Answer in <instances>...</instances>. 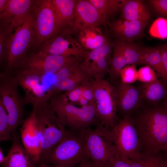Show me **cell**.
I'll use <instances>...</instances> for the list:
<instances>
[{"label": "cell", "mask_w": 167, "mask_h": 167, "mask_svg": "<svg viewBox=\"0 0 167 167\" xmlns=\"http://www.w3.org/2000/svg\"><path fill=\"white\" fill-rule=\"evenodd\" d=\"M133 117L138 132L141 154H156L167 150L166 100L161 105L143 107Z\"/></svg>", "instance_id": "1"}, {"label": "cell", "mask_w": 167, "mask_h": 167, "mask_svg": "<svg viewBox=\"0 0 167 167\" xmlns=\"http://www.w3.org/2000/svg\"><path fill=\"white\" fill-rule=\"evenodd\" d=\"M48 105L62 125L75 134L100 125L95 104L78 107L70 102L62 93L53 92Z\"/></svg>", "instance_id": "2"}, {"label": "cell", "mask_w": 167, "mask_h": 167, "mask_svg": "<svg viewBox=\"0 0 167 167\" xmlns=\"http://www.w3.org/2000/svg\"><path fill=\"white\" fill-rule=\"evenodd\" d=\"M87 157L84 139L73 134L42 155L39 162L59 167H75Z\"/></svg>", "instance_id": "3"}, {"label": "cell", "mask_w": 167, "mask_h": 167, "mask_svg": "<svg viewBox=\"0 0 167 167\" xmlns=\"http://www.w3.org/2000/svg\"><path fill=\"white\" fill-rule=\"evenodd\" d=\"M77 135L84 141L88 157L106 167L110 159L115 155L111 130L99 125L94 129L87 128Z\"/></svg>", "instance_id": "4"}, {"label": "cell", "mask_w": 167, "mask_h": 167, "mask_svg": "<svg viewBox=\"0 0 167 167\" xmlns=\"http://www.w3.org/2000/svg\"><path fill=\"white\" fill-rule=\"evenodd\" d=\"M33 108L32 112L42 135L41 157L63 139L75 133L67 130L62 125L55 113L49 108L48 102L37 105Z\"/></svg>", "instance_id": "5"}, {"label": "cell", "mask_w": 167, "mask_h": 167, "mask_svg": "<svg viewBox=\"0 0 167 167\" xmlns=\"http://www.w3.org/2000/svg\"><path fill=\"white\" fill-rule=\"evenodd\" d=\"M111 131L115 155L128 160L141 154L138 134L131 115L123 116Z\"/></svg>", "instance_id": "6"}, {"label": "cell", "mask_w": 167, "mask_h": 167, "mask_svg": "<svg viewBox=\"0 0 167 167\" xmlns=\"http://www.w3.org/2000/svg\"><path fill=\"white\" fill-rule=\"evenodd\" d=\"M34 17L29 13L9 36L6 43L7 56L4 72L13 74L24 56L34 35Z\"/></svg>", "instance_id": "7"}, {"label": "cell", "mask_w": 167, "mask_h": 167, "mask_svg": "<svg viewBox=\"0 0 167 167\" xmlns=\"http://www.w3.org/2000/svg\"><path fill=\"white\" fill-rule=\"evenodd\" d=\"M18 85L13 74L4 72L0 74V96L7 113L12 134L16 133L24 120L25 105L19 93Z\"/></svg>", "instance_id": "8"}, {"label": "cell", "mask_w": 167, "mask_h": 167, "mask_svg": "<svg viewBox=\"0 0 167 167\" xmlns=\"http://www.w3.org/2000/svg\"><path fill=\"white\" fill-rule=\"evenodd\" d=\"M92 82L100 125L111 130L118 122L114 87L104 79Z\"/></svg>", "instance_id": "9"}, {"label": "cell", "mask_w": 167, "mask_h": 167, "mask_svg": "<svg viewBox=\"0 0 167 167\" xmlns=\"http://www.w3.org/2000/svg\"><path fill=\"white\" fill-rule=\"evenodd\" d=\"M18 85L25 92V105L30 104L33 107L48 102L53 91L41 83V76L30 71L25 66L16 70L13 73Z\"/></svg>", "instance_id": "10"}, {"label": "cell", "mask_w": 167, "mask_h": 167, "mask_svg": "<svg viewBox=\"0 0 167 167\" xmlns=\"http://www.w3.org/2000/svg\"><path fill=\"white\" fill-rule=\"evenodd\" d=\"M34 34L39 43L56 36L61 30L51 0L41 1L34 18Z\"/></svg>", "instance_id": "11"}, {"label": "cell", "mask_w": 167, "mask_h": 167, "mask_svg": "<svg viewBox=\"0 0 167 167\" xmlns=\"http://www.w3.org/2000/svg\"><path fill=\"white\" fill-rule=\"evenodd\" d=\"M81 58L48 54L42 50L32 54L25 61V66L34 73L42 76L54 75L66 65Z\"/></svg>", "instance_id": "12"}, {"label": "cell", "mask_w": 167, "mask_h": 167, "mask_svg": "<svg viewBox=\"0 0 167 167\" xmlns=\"http://www.w3.org/2000/svg\"><path fill=\"white\" fill-rule=\"evenodd\" d=\"M112 45L108 41L103 46L87 52L81 61L82 68L92 79H104L108 74Z\"/></svg>", "instance_id": "13"}, {"label": "cell", "mask_w": 167, "mask_h": 167, "mask_svg": "<svg viewBox=\"0 0 167 167\" xmlns=\"http://www.w3.org/2000/svg\"><path fill=\"white\" fill-rule=\"evenodd\" d=\"M82 60L66 65L54 75V81L52 88L54 92L70 91L85 81L93 79L82 68Z\"/></svg>", "instance_id": "14"}, {"label": "cell", "mask_w": 167, "mask_h": 167, "mask_svg": "<svg viewBox=\"0 0 167 167\" xmlns=\"http://www.w3.org/2000/svg\"><path fill=\"white\" fill-rule=\"evenodd\" d=\"M118 111L123 117L143 107V100L138 87L119 81L114 86Z\"/></svg>", "instance_id": "15"}, {"label": "cell", "mask_w": 167, "mask_h": 167, "mask_svg": "<svg viewBox=\"0 0 167 167\" xmlns=\"http://www.w3.org/2000/svg\"><path fill=\"white\" fill-rule=\"evenodd\" d=\"M41 50L50 55L83 58L87 52L70 35H57L44 42Z\"/></svg>", "instance_id": "16"}, {"label": "cell", "mask_w": 167, "mask_h": 167, "mask_svg": "<svg viewBox=\"0 0 167 167\" xmlns=\"http://www.w3.org/2000/svg\"><path fill=\"white\" fill-rule=\"evenodd\" d=\"M19 132L23 147L36 161L38 162L41 154L42 135L32 112L24 120Z\"/></svg>", "instance_id": "17"}, {"label": "cell", "mask_w": 167, "mask_h": 167, "mask_svg": "<svg viewBox=\"0 0 167 167\" xmlns=\"http://www.w3.org/2000/svg\"><path fill=\"white\" fill-rule=\"evenodd\" d=\"M105 21L96 8L88 0H77L73 20L71 23L76 30L98 26Z\"/></svg>", "instance_id": "18"}, {"label": "cell", "mask_w": 167, "mask_h": 167, "mask_svg": "<svg viewBox=\"0 0 167 167\" xmlns=\"http://www.w3.org/2000/svg\"><path fill=\"white\" fill-rule=\"evenodd\" d=\"M12 135V143L1 164V167H35L37 162L25 149L16 133Z\"/></svg>", "instance_id": "19"}, {"label": "cell", "mask_w": 167, "mask_h": 167, "mask_svg": "<svg viewBox=\"0 0 167 167\" xmlns=\"http://www.w3.org/2000/svg\"><path fill=\"white\" fill-rule=\"evenodd\" d=\"M32 2L30 0H7L1 21L9 25L10 33L29 13Z\"/></svg>", "instance_id": "20"}, {"label": "cell", "mask_w": 167, "mask_h": 167, "mask_svg": "<svg viewBox=\"0 0 167 167\" xmlns=\"http://www.w3.org/2000/svg\"><path fill=\"white\" fill-rule=\"evenodd\" d=\"M147 24L122 19L115 21L110 26L114 33L121 41L131 42L141 36Z\"/></svg>", "instance_id": "21"}, {"label": "cell", "mask_w": 167, "mask_h": 167, "mask_svg": "<svg viewBox=\"0 0 167 167\" xmlns=\"http://www.w3.org/2000/svg\"><path fill=\"white\" fill-rule=\"evenodd\" d=\"M142 95L143 101L152 106L158 105L165 100L167 95L166 83L156 80L149 83H141L138 86Z\"/></svg>", "instance_id": "22"}, {"label": "cell", "mask_w": 167, "mask_h": 167, "mask_svg": "<svg viewBox=\"0 0 167 167\" xmlns=\"http://www.w3.org/2000/svg\"><path fill=\"white\" fill-rule=\"evenodd\" d=\"M121 8L123 19L147 23L150 19L149 13L141 1L126 0Z\"/></svg>", "instance_id": "23"}, {"label": "cell", "mask_w": 167, "mask_h": 167, "mask_svg": "<svg viewBox=\"0 0 167 167\" xmlns=\"http://www.w3.org/2000/svg\"><path fill=\"white\" fill-rule=\"evenodd\" d=\"M51 1L57 22L60 29L66 25L71 24L74 18L77 0Z\"/></svg>", "instance_id": "24"}, {"label": "cell", "mask_w": 167, "mask_h": 167, "mask_svg": "<svg viewBox=\"0 0 167 167\" xmlns=\"http://www.w3.org/2000/svg\"><path fill=\"white\" fill-rule=\"evenodd\" d=\"M80 31L79 42L87 49L93 50L103 46L108 41L98 27H88Z\"/></svg>", "instance_id": "25"}, {"label": "cell", "mask_w": 167, "mask_h": 167, "mask_svg": "<svg viewBox=\"0 0 167 167\" xmlns=\"http://www.w3.org/2000/svg\"><path fill=\"white\" fill-rule=\"evenodd\" d=\"M123 56L127 64H144L143 58L142 48L131 42L121 41L113 45Z\"/></svg>", "instance_id": "26"}, {"label": "cell", "mask_w": 167, "mask_h": 167, "mask_svg": "<svg viewBox=\"0 0 167 167\" xmlns=\"http://www.w3.org/2000/svg\"><path fill=\"white\" fill-rule=\"evenodd\" d=\"M126 160L131 167H163L167 165L166 156L162 152L141 154L134 159Z\"/></svg>", "instance_id": "27"}, {"label": "cell", "mask_w": 167, "mask_h": 167, "mask_svg": "<svg viewBox=\"0 0 167 167\" xmlns=\"http://www.w3.org/2000/svg\"><path fill=\"white\" fill-rule=\"evenodd\" d=\"M97 9L106 21L109 17L114 15L121 8L125 0H88Z\"/></svg>", "instance_id": "28"}, {"label": "cell", "mask_w": 167, "mask_h": 167, "mask_svg": "<svg viewBox=\"0 0 167 167\" xmlns=\"http://www.w3.org/2000/svg\"><path fill=\"white\" fill-rule=\"evenodd\" d=\"M127 64L122 54L113 47L108 73L110 82L113 86L119 81L121 70Z\"/></svg>", "instance_id": "29"}, {"label": "cell", "mask_w": 167, "mask_h": 167, "mask_svg": "<svg viewBox=\"0 0 167 167\" xmlns=\"http://www.w3.org/2000/svg\"><path fill=\"white\" fill-rule=\"evenodd\" d=\"M142 54L144 64L152 68L159 75L161 70L160 47L143 48Z\"/></svg>", "instance_id": "30"}, {"label": "cell", "mask_w": 167, "mask_h": 167, "mask_svg": "<svg viewBox=\"0 0 167 167\" xmlns=\"http://www.w3.org/2000/svg\"><path fill=\"white\" fill-rule=\"evenodd\" d=\"M8 114L0 96V139L1 141L12 140Z\"/></svg>", "instance_id": "31"}, {"label": "cell", "mask_w": 167, "mask_h": 167, "mask_svg": "<svg viewBox=\"0 0 167 167\" xmlns=\"http://www.w3.org/2000/svg\"><path fill=\"white\" fill-rule=\"evenodd\" d=\"M149 33L152 36L164 39L167 38V20L162 18L156 19L152 25Z\"/></svg>", "instance_id": "32"}, {"label": "cell", "mask_w": 167, "mask_h": 167, "mask_svg": "<svg viewBox=\"0 0 167 167\" xmlns=\"http://www.w3.org/2000/svg\"><path fill=\"white\" fill-rule=\"evenodd\" d=\"M10 34L8 24L1 22L0 23V63L4 59L6 61L7 56L6 43Z\"/></svg>", "instance_id": "33"}, {"label": "cell", "mask_w": 167, "mask_h": 167, "mask_svg": "<svg viewBox=\"0 0 167 167\" xmlns=\"http://www.w3.org/2000/svg\"><path fill=\"white\" fill-rule=\"evenodd\" d=\"M138 71L135 65L131 64L124 67L120 72L121 81L127 84H131L137 80Z\"/></svg>", "instance_id": "34"}, {"label": "cell", "mask_w": 167, "mask_h": 167, "mask_svg": "<svg viewBox=\"0 0 167 167\" xmlns=\"http://www.w3.org/2000/svg\"><path fill=\"white\" fill-rule=\"evenodd\" d=\"M155 71L150 67L146 66L138 71L137 80L141 83H149L157 79Z\"/></svg>", "instance_id": "35"}, {"label": "cell", "mask_w": 167, "mask_h": 167, "mask_svg": "<svg viewBox=\"0 0 167 167\" xmlns=\"http://www.w3.org/2000/svg\"><path fill=\"white\" fill-rule=\"evenodd\" d=\"M161 61V70L159 75L162 81L166 83L167 81V46L165 45L160 47Z\"/></svg>", "instance_id": "36"}, {"label": "cell", "mask_w": 167, "mask_h": 167, "mask_svg": "<svg viewBox=\"0 0 167 167\" xmlns=\"http://www.w3.org/2000/svg\"><path fill=\"white\" fill-rule=\"evenodd\" d=\"M149 1L156 11L163 15H167V0H151Z\"/></svg>", "instance_id": "37"}, {"label": "cell", "mask_w": 167, "mask_h": 167, "mask_svg": "<svg viewBox=\"0 0 167 167\" xmlns=\"http://www.w3.org/2000/svg\"><path fill=\"white\" fill-rule=\"evenodd\" d=\"M106 167H131L126 160L117 156L111 158Z\"/></svg>", "instance_id": "38"}, {"label": "cell", "mask_w": 167, "mask_h": 167, "mask_svg": "<svg viewBox=\"0 0 167 167\" xmlns=\"http://www.w3.org/2000/svg\"><path fill=\"white\" fill-rule=\"evenodd\" d=\"M75 167H105L93 162L88 157L86 158Z\"/></svg>", "instance_id": "39"}, {"label": "cell", "mask_w": 167, "mask_h": 167, "mask_svg": "<svg viewBox=\"0 0 167 167\" xmlns=\"http://www.w3.org/2000/svg\"><path fill=\"white\" fill-rule=\"evenodd\" d=\"M7 0H0V23L2 20V14L5 8Z\"/></svg>", "instance_id": "40"}, {"label": "cell", "mask_w": 167, "mask_h": 167, "mask_svg": "<svg viewBox=\"0 0 167 167\" xmlns=\"http://www.w3.org/2000/svg\"><path fill=\"white\" fill-rule=\"evenodd\" d=\"M36 167H59L58 166L48 165L44 163L38 162L36 164Z\"/></svg>", "instance_id": "41"}, {"label": "cell", "mask_w": 167, "mask_h": 167, "mask_svg": "<svg viewBox=\"0 0 167 167\" xmlns=\"http://www.w3.org/2000/svg\"><path fill=\"white\" fill-rule=\"evenodd\" d=\"M4 157L2 150L0 148V164H1L3 161Z\"/></svg>", "instance_id": "42"}, {"label": "cell", "mask_w": 167, "mask_h": 167, "mask_svg": "<svg viewBox=\"0 0 167 167\" xmlns=\"http://www.w3.org/2000/svg\"><path fill=\"white\" fill-rule=\"evenodd\" d=\"M163 167H167V165Z\"/></svg>", "instance_id": "43"}, {"label": "cell", "mask_w": 167, "mask_h": 167, "mask_svg": "<svg viewBox=\"0 0 167 167\" xmlns=\"http://www.w3.org/2000/svg\"><path fill=\"white\" fill-rule=\"evenodd\" d=\"M1 142V140L0 139V143Z\"/></svg>", "instance_id": "44"}]
</instances>
